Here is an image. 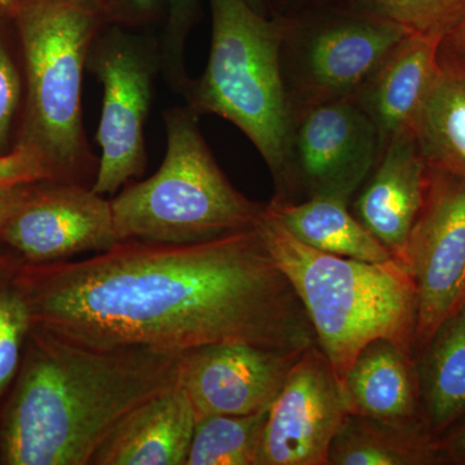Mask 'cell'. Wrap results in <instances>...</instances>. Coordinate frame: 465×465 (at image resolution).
Returning <instances> with one entry per match:
<instances>
[{
    "label": "cell",
    "mask_w": 465,
    "mask_h": 465,
    "mask_svg": "<svg viewBox=\"0 0 465 465\" xmlns=\"http://www.w3.org/2000/svg\"><path fill=\"white\" fill-rule=\"evenodd\" d=\"M18 282L33 326L82 347L317 345L307 312L255 228L195 243L121 241L78 262H23Z\"/></svg>",
    "instance_id": "obj_1"
},
{
    "label": "cell",
    "mask_w": 465,
    "mask_h": 465,
    "mask_svg": "<svg viewBox=\"0 0 465 465\" xmlns=\"http://www.w3.org/2000/svg\"><path fill=\"white\" fill-rule=\"evenodd\" d=\"M183 353L92 349L33 326L0 415V464L90 465L125 416L180 384Z\"/></svg>",
    "instance_id": "obj_2"
},
{
    "label": "cell",
    "mask_w": 465,
    "mask_h": 465,
    "mask_svg": "<svg viewBox=\"0 0 465 465\" xmlns=\"http://www.w3.org/2000/svg\"><path fill=\"white\" fill-rule=\"evenodd\" d=\"M255 229L290 281L339 381L370 342L388 339L414 354L418 300L402 260L341 258L302 243L262 208Z\"/></svg>",
    "instance_id": "obj_3"
},
{
    "label": "cell",
    "mask_w": 465,
    "mask_h": 465,
    "mask_svg": "<svg viewBox=\"0 0 465 465\" xmlns=\"http://www.w3.org/2000/svg\"><path fill=\"white\" fill-rule=\"evenodd\" d=\"M210 7L206 69L183 94L195 114L222 116L249 137L273 174L274 200H283L293 128L281 64L284 27L247 0H210Z\"/></svg>",
    "instance_id": "obj_4"
},
{
    "label": "cell",
    "mask_w": 465,
    "mask_h": 465,
    "mask_svg": "<svg viewBox=\"0 0 465 465\" xmlns=\"http://www.w3.org/2000/svg\"><path fill=\"white\" fill-rule=\"evenodd\" d=\"M29 82V137L54 182L88 186L96 170L84 127V67L110 24L101 0H15Z\"/></svg>",
    "instance_id": "obj_5"
},
{
    "label": "cell",
    "mask_w": 465,
    "mask_h": 465,
    "mask_svg": "<svg viewBox=\"0 0 465 465\" xmlns=\"http://www.w3.org/2000/svg\"><path fill=\"white\" fill-rule=\"evenodd\" d=\"M189 108L163 114L167 149L157 173L110 201L119 241L195 243L255 228L262 204L229 182Z\"/></svg>",
    "instance_id": "obj_6"
},
{
    "label": "cell",
    "mask_w": 465,
    "mask_h": 465,
    "mask_svg": "<svg viewBox=\"0 0 465 465\" xmlns=\"http://www.w3.org/2000/svg\"><path fill=\"white\" fill-rule=\"evenodd\" d=\"M158 61L145 43L119 30L94 42L88 64L104 88L96 134L101 157L92 183L97 194H113L145 171V124Z\"/></svg>",
    "instance_id": "obj_7"
},
{
    "label": "cell",
    "mask_w": 465,
    "mask_h": 465,
    "mask_svg": "<svg viewBox=\"0 0 465 465\" xmlns=\"http://www.w3.org/2000/svg\"><path fill=\"white\" fill-rule=\"evenodd\" d=\"M403 262L418 300L416 357L465 302L464 176L428 166L423 206L410 232Z\"/></svg>",
    "instance_id": "obj_8"
},
{
    "label": "cell",
    "mask_w": 465,
    "mask_h": 465,
    "mask_svg": "<svg viewBox=\"0 0 465 465\" xmlns=\"http://www.w3.org/2000/svg\"><path fill=\"white\" fill-rule=\"evenodd\" d=\"M382 143L374 122L354 97L309 105L293 124L289 182L311 197L351 202L374 170ZM278 201V200H275Z\"/></svg>",
    "instance_id": "obj_9"
},
{
    "label": "cell",
    "mask_w": 465,
    "mask_h": 465,
    "mask_svg": "<svg viewBox=\"0 0 465 465\" xmlns=\"http://www.w3.org/2000/svg\"><path fill=\"white\" fill-rule=\"evenodd\" d=\"M34 183L26 200L0 232V243L26 264L64 262L112 249L119 238L112 204L92 186L75 183Z\"/></svg>",
    "instance_id": "obj_10"
},
{
    "label": "cell",
    "mask_w": 465,
    "mask_h": 465,
    "mask_svg": "<svg viewBox=\"0 0 465 465\" xmlns=\"http://www.w3.org/2000/svg\"><path fill=\"white\" fill-rule=\"evenodd\" d=\"M347 414L331 363L318 344L312 345L269 409L258 465H327Z\"/></svg>",
    "instance_id": "obj_11"
},
{
    "label": "cell",
    "mask_w": 465,
    "mask_h": 465,
    "mask_svg": "<svg viewBox=\"0 0 465 465\" xmlns=\"http://www.w3.org/2000/svg\"><path fill=\"white\" fill-rule=\"evenodd\" d=\"M302 351L244 342L201 345L183 351L180 385L197 420L210 415L255 414L274 402Z\"/></svg>",
    "instance_id": "obj_12"
},
{
    "label": "cell",
    "mask_w": 465,
    "mask_h": 465,
    "mask_svg": "<svg viewBox=\"0 0 465 465\" xmlns=\"http://www.w3.org/2000/svg\"><path fill=\"white\" fill-rule=\"evenodd\" d=\"M409 33L351 8L308 30L299 51V84L308 106L354 97Z\"/></svg>",
    "instance_id": "obj_13"
},
{
    "label": "cell",
    "mask_w": 465,
    "mask_h": 465,
    "mask_svg": "<svg viewBox=\"0 0 465 465\" xmlns=\"http://www.w3.org/2000/svg\"><path fill=\"white\" fill-rule=\"evenodd\" d=\"M427 171L414 134L393 137L382 146L381 158L353 204L361 224L402 262L423 206Z\"/></svg>",
    "instance_id": "obj_14"
},
{
    "label": "cell",
    "mask_w": 465,
    "mask_h": 465,
    "mask_svg": "<svg viewBox=\"0 0 465 465\" xmlns=\"http://www.w3.org/2000/svg\"><path fill=\"white\" fill-rule=\"evenodd\" d=\"M443 43L409 34L354 96L374 122L382 146L400 134H412L439 72Z\"/></svg>",
    "instance_id": "obj_15"
},
{
    "label": "cell",
    "mask_w": 465,
    "mask_h": 465,
    "mask_svg": "<svg viewBox=\"0 0 465 465\" xmlns=\"http://www.w3.org/2000/svg\"><path fill=\"white\" fill-rule=\"evenodd\" d=\"M197 416L177 384L125 416L90 465H186Z\"/></svg>",
    "instance_id": "obj_16"
},
{
    "label": "cell",
    "mask_w": 465,
    "mask_h": 465,
    "mask_svg": "<svg viewBox=\"0 0 465 465\" xmlns=\"http://www.w3.org/2000/svg\"><path fill=\"white\" fill-rule=\"evenodd\" d=\"M341 391L348 414L425 425L414 354L388 339L371 341L358 353Z\"/></svg>",
    "instance_id": "obj_17"
},
{
    "label": "cell",
    "mask_w": 465,
    "mask_h": 465,
    "mask_svg": "<svg viewBox=\"0 0 465 465\" xmlns=\"http://www.w3.org/2000/svg\"><path fill=\"white\" fill-rule=\"evenodd\" d=\"M412 134L428 166L465 177V56L445 45Z\"/></svg>",
    "instance_id": "obj_18"
},
{
    "label": "cell",
    "mask_w": 465,
    "mask_h": 465,
    "mask_svg": "<svg viewBox=\"0 0 465 465\" xmlns=\"http://www.w3.org/2000/svg\"><path fill=\"white\" fill-rule=\"evenodd\" d=\"M415 360L423 420L437 440L465 419V302Z\"/></svg>",
    "instance_id": "obj_19"
},
{
    "label": "cell",
    "mask_w": 465,
    "mask_h": 465,
    "mask_svg": "<svg viewBox=\"0 0 465 465\" xmlns=\"http://www.w3.org/2000/svg\"><path fill=\"white\" fill-rule=\"evenodd\" d=\"M265 208L292 237L321 252L369 262L396 258L349 211L348 202L331 197L273 200Z\"/></svg>",
    "instance_id": "obj_20"
},
{
    "label": "cell",
    "mask_w": 465,
    "mask_h": 465,
    "mask_svg": "<svg viewBox=\"0 0 465 465\" xmlns=\"http://www.w3.org/2000/svg\"><path fill=\"white\" fill-rule=\"evenodd\" d=\"M440 463L436 440L424 424L397 425L347 414L330 448L327 465Z\"/></svg>",
    "instance_id": "obj_21"
},
{
    "label": "cell",
    "mask_w": 465,
    "mask_h": 465,
    "mask_svg": "<svg viewBox=\"0 0 465 465\" xmlns=\"http://www.w3.org/2000/svg\"><path fill=\"white\" fill-rule=\"evenodd\" d=\"M269 409L198 419L186 465H258Z\"/></svg>",
    "instance_id": "obj_22"
},
{
    "label": "cell",
    "mask_w": 465,
    "mask_h": 465,
    "mask_svg": "<svg viewBox=\"0 0 465 465\" xmlns=\"http://www.w3.org/2000/svg\"><path fill=\"white\" fill-rule=\"evenodd\" d=\"M23 259L0 243V401L7 396L33 329L32 313L18 282Z\"/></svg>",
    "instance_id": "obj_23"
},
{
    "label": "cell",
    "mask_w": 465,
    "mask_h": 465,
    "mask_svg": "<svg viewBox=\"0 0 465 465\" xmlns=\"http://www.w3.org/2000/svg\"><path fill=\"white\" fill-rule=\"evenodd\" d=\"M351 8L415 35L445 42L465 17V0H347Z\"/></svg>",
    "instance_id": "obj_24"
},
{
    "label": "cell",
    "mask_w": 465,
    "mask_h": 465,
    "mask_svg": "<svg viewBox=\"0 0 465 465\" xmlns=\"http://www.w3.org/2000/svg\"><path fill=\"white\" fill-rule=\"evenodd\" d=\"M198 12L200 0H168L167 25L159 64L171 87L182 94L191 81L186 74L185 48Z\"/></svg>",
    "instance_id": "obj_25"
},
{
    "label": "cell",
    "mask_w": 465,
    "mask_h": 465,
    "mask_svg": "<svg viewBox=\"0 0 465 465\" xmlns=\"http://www.w3.org/2000/svg\"><path fill=\"white\" fill-rule=\"evenodd\" d=\"M54 182L47 162L32 145L20 143L14 152L0 155V185H25Z\"/></svg>",
    "instance_id": "obj_26"
},
{
    "label": "cell",
    "mask_w": 465,
    "mask_h": 465,
    "mask_svg": "<svg viewBox=\"0 0 465 465\" xmlns=\"http://www.w3.org/2000/svg\"><path fill=\"white\" fill-rule=\"evenodd\" d=\"M20 94L21 84L16 67L0 45V146L7 143Z\"/></svg>",
    "instance_id": "obj_27"
},
{
    "label": "cell",
    "mask_w": 465,
    "mask_h": 465,
    "mask_svg": "<svg viewBox=\"0 0 465 465\" xmlns=\"http://www.w3.org/2000/svg\"><path fill=\"white\" fill-rule=\"evenodd\" d=\"M110 23L143 25L157 15L161 0H101Z\"/></svg>",
    "instance_id": "obj_28"
},
{
    "label": "cell",
    "mask_w": 465,
    "mask_h": 465,
    "mask_svg": "<svg viewBox=\"0 0 465 465\" xmlns=\"http://www.w3.org/2000/svg\"><path fill=\"white\" fill-rule=\"evenodd\" d=\"M440 463L465 464V419L436 440Z\"/></svg>",
    "instance_id": "obj_29"
},
{
    "label": "cell",
    "mask_w": 465,
    "mask_h": 465,
    "mask_svg": "<svg viewBox=\"0 0 465 465\" xmlns=\"http://www.w3.org/2000/svg\"><path fill=\"white\" fill-rule=\"evenodd\" d=\"M33 185L34 183L14 186L0 185V232L7 224L8 220L11 219V216L16 213L21 203L26 200Z\"/></svg>",
    "instance_id": "obj_30"
},
{
    "label": "cell",
    "mask_w": 465,
    "mask_h": 465,
    "mask_svg": "<svg viewBox=\"0 0 465 465\" xmlns=\"http://www.w3.org/2000/svg\"><path fill=\"white\" fill-rule=\"evenodd\" d=\"M443 45L446 47L451 48L452 51L458 52V54H464L465 56V17L461 20V23L455 27L454 32L450 34L449 38L446 39Z\"/></svg>",
    "instance_id": "obj_31"
},
{
    "label": "cell",
    "mask_w": 465,
    "mask_h": 465,
    "mask_svg": "<svg viewBox=\"0 0 465 465\" xmlns=\"http://www.w3.org/2000/svg\"><path fill=\"white\" fill-rule=\"evenodd\" d=\"M14 2L15 0H0V5H2V7H12Z\"/></svg>",
    "instance_id": "obj_32"
}]
</instances>
